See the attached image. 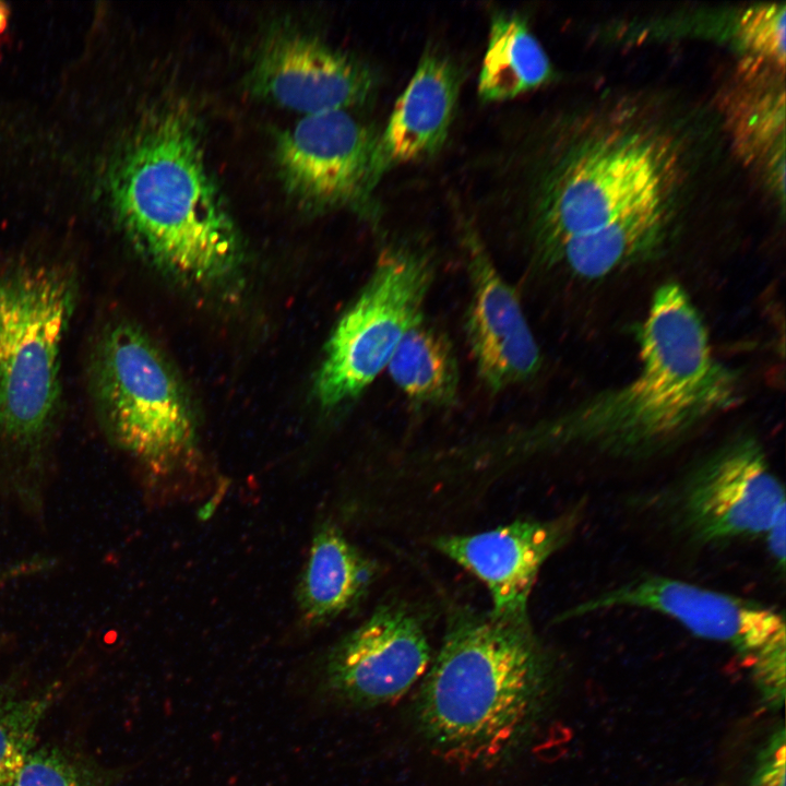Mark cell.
Listing matches in <instances>:
<instances>
[{"mask_svg":"<svg viewBox=\"0 0 786 786\" xmlns=\"http://www.w3.org/2000/svg\"><path fill=\"white\" fill-rule=\"evenodd\" d=\"M638 343L640 369L631 380L540 422L528 431L526 450L650 460L741 402L740 376L714 355L704 321L678 283L655 290Z\"/></svg>","mask_w":786,"mask_h":786,"instance_id":"obj_1","label":"cell"},{"mask_svg":"<svg viewBox=\"0 0 786 786\" xmlns=\"http://www.w3.org/2000/svg\"><path fill=\"white\" fill-rule=\"evenodd\" d=\"M548 674V655L529 616L452 608L419 694L421 730L453 764L495 763L524 733Z\"/></svg>","mask_w":786,"mask_h":786,"instance_id":"obj_2","label":"cell"},{"mask_svg":"<svg viewBox=\"0 0 786 786\" xmlns=\"http://www.w3.org/2000/svg\"><path fill=\"white\" fill-rule=\"evenodd\" d=\"M200 140L187 111L162 110L115 162L109 190L120 225L148 261L209 285L236 271L241 240Z\"/></svg>","mask_w":786,"mask_h":786,"instance_id":"obj_3","label":"cell"},{"mask_svg":"<svg viewBox=\"0 0 786 786\" xmlns=\"http://www.w3.org/2000/svg\"><path fill=\"white\" fill-rule=\"evenodd\" d=\"M73 274L53 264L17 266L0 276V442L14 461L4 485L39 508V451L60 394V349L75 308Z\"/></svg>","mask_w":786,"mask_h":786,"instance_id":"obj_4","label":"cell"},{"mask_svg":"<svg viewBox=\"0 0 786 786\" xmlns=\"http://www.w3.org/2000/svg\"><path fill=\"white\" fill-rule=\"evenodd\" d=\"M91 386L108 436L148 469L166 473L193 452L195 421L188 395L138 326L118 322L100 335Z\"/></svg>","mask_w":786,"mask_h":786,"instance_id":"obj_5","label":"cell"},{"mask_svg":"<svg viewBox=\"0 0 786 786\" xmlns=\"http://www.w3.org/2000/svg\"><path fill=\"white\" fill-rule=\"evenodd\" d=\"M652 500L671 532L696 548L764 540L786 519L784 484L750 433L712 449Z\"/></svg>","mask_w":786,"mask_h":786,"instance_id":"obj_6","label":"cell"},{"mask_svg":"<svg viewBox=\"0 0 786 786\" xmlns=\"http://www.w3.org/2000/svg\"><path fill=\"white\" fill-rule=\"evenodd\" d=\"M634 609L660 615L698 638L731 647L772 700L783 695L786 627L770 605L663 574H644L569 607L558 621Z\"/></svg>","mask_w":786,"mask_h":786,"instance_id":"obj_7","label":"cell"},{"mask_svg":"<svg viewBox=\"0 0 786 786\" xmlns=\"http://www.w3.org/2000/svg\"><path fill=\"white\" fill-rule=\"evenodd\" d=\"M431 279L425 253L405 245L384 248L326 344L314 380L321 406L332 408L357 397L386 369L405 334L422 320Z\"/></svg>","mask_w":786,"mask_h":786,"instance_id":"obj_8","label":"cell"},{"mask_svg":"<svg viewBox=\"0 0 786 786\" xmlns=\"http://www.w3.org/2000/svg\"><path fill=\"white\" fill-rule=\"evenodd\" d=\"M663 152L631 139L598 143L539 181L531 227L544 258L569 238L593 231L665 192Z\"/></svg>","mask_w":786,"mask_h":786,"instance_id":"obj_9","label":"cell"},{"mask_svg":"<svg viewBox=\"0 0 786 786\" xmlns=\"http://www.w3.org/2000/svg\"><path fill=\"white\" fill-rule=\"evenodd\" d=\"M379 133L349 110L302 116L276 140L286 190L312 212L352 209L374 217L371 168Z\"/></svg>","mask_w":786,"mask_h":786,"instance_id":"obj_10","label":"cell"},{"mask_svg":"<svg viewBox=\"0 0 786 786\" xmlns=\"http://www.w3.org/2000/svg\"><path fill=\"white\" fill-rule=\"evenodd\" d=\"M431 648L419 614L402 602L379 605L341 639L323 664L322 688L356 706L403 696L424 675Z\"/></svg>","mask_w":786,"mask_h":786,"instance_id":"obj_11","label":"cell"},{"mask_svg":"<svg viewBox=\"0 0 786 786\" xmlns=\"http://www.w3.org/2000/svg\"><path fill=\"white\" fill-rule=\"evenodd\" d=\"M248 84L254 96L308 116L365 104L377 76L367 63L320 37L282 27L261 43Z\"/></svg>","mask_w":786,"mask_h":786,"instance_id":"obj_12","label":"cell"},{"mask_svg":"<svg viewBox=\"0 0 786 786\" xmlns=\"http://www.w3.org/2000/svg\"><path fill=\"white\" fill-rule=\"evenodd\" d=\"M584 507L546 520L523 519L468 535H442L434 548L476 576L488 590L490 612L528 617V602L544 564L574 536Z\"/></svg>","mask_w":786,"mask_h":786,"instance_id":"obj_13","label":"cell"},{"mask_svg":"<svg viewBox=\"0 0 786 786\" xmlns=\"http://www.w3.org/2000/svg\"><path fill=\"white\" fill-rule=\"evenodd\" d=\"M462 236L472 284L465 333L481 381L500 391L533 378L541 356L514 289L478 235L464 225Z\"/></svg>","mask_w":786,"mask_h":786,"instance_id":"obj_14","label":"cell"},{"mask_svg":"<svg viewBox=\"0 0 786 786\" xmlns=\"http://www.w3.org/2000/svg\"><path fill=\"white\" fill-rule=\"evenodd\" d=\"M461 73L437 50L426 51L379 133L371 168L372 186L391 168L430 157L446 141L457 104Z\"/></svg>","mask_w":786,"mask_h":786,"instance_id":"obj_15","label":"cell"},{"mask_svg":"<svg viewBox=\"0 0 786 786\" xmlns=\"http://www.w3.org/2000/svg\"><path fill=\"white\" fill-rule=\"evenodd\" d=\"M379 570L378 562L352 544L338 527L320 526L297 583L296 600L302 621L308 627L322 626L358 606Z\"/></svg>","mask_w":786,"mask_h":786,"instance_id":"obj_16","label":"cell"},{"mask_svg":"<svg viewBox=\"0 0 786 786\" xmlns=\"http://www.w3.org/2000/svg\"><path fill=\"white\" fill-rule=\"evenodd\" d=\"M665 195L602 227L567 239L543 259L583 279H598L643 262L659 249L669 223Z\"/></svg>","mask_w":786,"mask_h":786,"instance_id":"obj_17","label":"cell"},{"mask_svg":"<svg viewBox=\"0 0 786 786\" xmlns=\"http://www.w3.org/2000/svg\"><path fill=\"white\" fill-rule=\"evenodd\" d=\"M550 76L549 58L524 17L515 12L496 13L478 78L479 97L485 102L514 98Z\"/></svg>","mask_w":786,"mask_h":786,"instance_id":"obj_18","label":"cell"},{"mask_svg":"<svg viewBox=\"0 0 786 786\" xmlns=\"http://www.w3.org/2000/svg\"><path fill=\"white\" fill-rule=\"evenodd\" d=\"M388 372L413 402L446 406L458 392V367L450 341L420 320L403 337Z\"/></svg>","mask_w":786,"mask_h":786,"instance_id":"obj_19","label":"cell"},{"mask_svg":"<svg viewBox=\"0 0 786 786\" xmlns=\"http://www.w3.org/2000/svg\"><path fill=\"white\" fill-rule=\"evenodd\" d=\"M52 700V690L26 696L0 686V786L13 785Z\"/></svg>","mask_w":786,"mask_h":786,"instance_id":"obj_20","label":"cell"},{"mask_svg":"<svg viewBox=\"0 0 786 786\" xmlns=\"http://www.w3.org/2000/svg\"><path fill=\"white\" fill-rule=\"evenodd\" d=\"M116 777L53 746L29 752L12 786H111Z\"/></svg>","mask_w":786,"mask_h":786,"instance_id":"obj_21","label":"cell"},{"mask_svg":"<svg viewBox=\"0 0 786 786\" xmlns=\"http://www.w3.org/2000/svg\"><path fill=\"white\" fill-rule=\"evenodd\" d=\"M785 5L765 4L747 10L738 23L742 44L782 71L785 67Z\"/></svg>","mask_w":786,"mask_h":786,"instance_id":"obj_22","label":"cell"},{"mask_svg":"<svg viewBox=\"0 0 786 786\" xmlns=\"http://www.w3.org/2000/svg\"><path fill=\"white\" fill-rule=\"evenodd\" d=\"M784 731L775 735L764 750L754 776L753 786H784L785 775Z\"/></svg>","mask_w":786,"mask_h":786,"instance_id":"obj_23","label":"cell"},{"mask_svg":"<svg viewBox=\"0 0 786 786\" xmlns=\"http://www.w3.org/2000/svg\"><path fill=\"white\" fill-rule=\"evenodd\" d=\"M43 567V562L37 561L19 563L14 567L7 569L5 571H0V583L9 577L21 575L29 570H37Z\"/></svg>","mask_w":786,"mask_h":786,"instance_id":"obj_24","label":"cell"},{"mask_svg":"<svg viewBox=\"0 0 786 786\" xmlns=\"http://www.w3.org/2000/svg\"><path fill=\"white\" fill-rule=\"evenodd\" d=\"M8 21V10L0 3V33L4 29Z\"/></svg>","mask_w":786,"mask_h":786,"instance_id":"obj_25","label":"cell"}]
</instances>
